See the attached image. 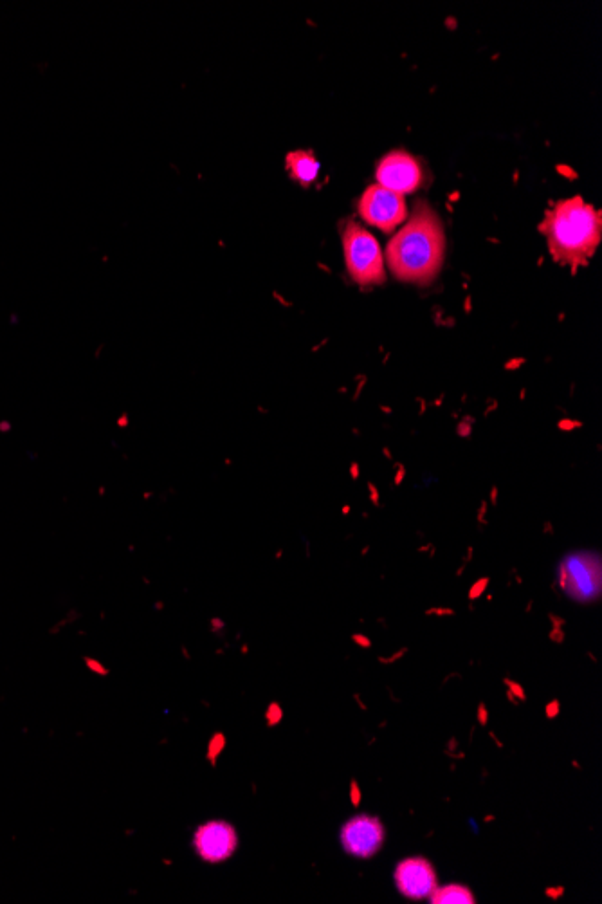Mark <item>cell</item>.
<instances>
[{
    "label": "cell",
    "instance_id": "obj_1",
    "mask_svg": "<svg viewBox=\"0 0 602 904\" xmlns=\"http://www.w3.org/2000/svg\"><path fill=\"white\" fill-rule=\"evenodd\" d=\"M446 257V233L437 212L424 201L415 203L410 221L386 248L393 277L410 284L435 280Z\"/></svg>",
    "mask_w": 602,
    "mask_h": 904
},
{
    "label": "cell",
    "instance_id": "obj_2",
    "mask_svg": "<svg viewBox=\"0 0 602 904\" xmlns=\"http://www.w3.org/2000/svg\"><path fill=\"white\" fill-rule=\"evenodd\" d=\"M539 230L547 237L552 257L563 266L577 268L592 259L601 242V212L574 197L547 212Z\"/></svg>",
    "mask_w": 602,
    "mask_h": 904
},
{
    "label": "cell",
    "instance_id": "obj_3",
    "mask_svg": "<svg viewBox=\"0 0 602 904\" xmlns=\"http://www.w3.org/2000/svg\"><path fill=\"white\" fill-rule=\"evenodd\" d=\"M341 239L350 278L359 286L383 284L386 280L383 253L374 235L348 219L341 226Z\"/></svg>",
    "mask_w": 602,
    "mask_h": 904
},
{
    "label": "cell",
    "instance_id": "obj_4",
    "mask_svg": "<svg viewBox=\"0 0 602 904\" xmlns=\"http://www.w3.org/2000/svg\"><path fill=\"white\" fill-rule=\"evenodd\" d=\"M386 841V827L379 816L356 814L343 823L339 832L341 849L356 859H372L381 852Z\"/></svg>",
    "mask_w": 602,
    "mask_h": 904
},
{
    "label": "cell",
    "instance_id": "obj_5",
    "mask_svg": "<svg viewBox=\"0 0 602 904\" xmlns=\"http://www.w3.org/2000/svg\"><path fill=\"white\" fill-rule=\"evenodd\" d=\"M559 585L572 600H595L601 594V562L590 554L568 556L559 569Z\"/></svg>",
    "mask_w": 602,
    "mask_h": 904
},
{
    "label": "cell",
    "instance_id": "obj_6",
    "mask_svg": "<svg viewBox=\"0 0 602 904\" xmlns=\"http://www.w3.org/2000/svg\"><path fill=\"white\" fill-rule=\"evenodd\" d=\"M359 215L363 221L375 228L390 233L395 230L408 215L404 197L386 190L383 186L374 185L366 190L359 201Z\"/></svg>",
    "mask_w": 602,
    "mask_h": 904
},
{
    "label": "cell",
    "instance_id": "obj_7",
    "mask_svg": "<svg viewBox=\"0 0 602 904\" xmlns=\"http://www.w3.org/2000/svg\"><path fill=\"white\" fill-rule=\"evenodd\" d=\"M195 854L211 865L224 863L238 849L237 829L228 821L211 820L202 823L192 838Z\"/></svg>",
    "mask_w": 602,
    "mask_h": 904
},
{
    "label": "cell",
    "instance_id": "obj_8",
    "mask_svg": "<svg viewBox=\"0 0 602 904\" xmlns=\"http://www.w3.org/2000/svg\"><path fill=\"white\" fill-rule=\"evenodd\" d=\"M393 883L404 899L424 901L438 886L437 870L428 858L411 856L397 863L393 870Z\"/></svg>",
    "mask_w": 602,
    "mask_h": 904
},
{
    "label": "cell",
    "instance_id": "obj_9",
    "mask_svg": "<svg viewBox=\"0 0 602 904\" xmlns=\"http://www.w3.org/2000/svg\"><path fill=\"white\" fill-rule=\"evenodd\" d=\"M375 176L379 186L399 195L411 194L424 185V172L419 161L402 150L384 156L379 161Z\"/></svg>",
    "mask_w": 602,
    "mask_h": 904
},
{
    "label": "cell",
    "instance_id": "obj_10",
    "mask_svg": "<svg viewBox=\"0 0 602 904\" xmlns=\"http://www.w3.org/2000/svg\"><path fill=\"white\" fill-rule=\"evenodd\" d=\"M287 168L291 170V176L300 181L301 185H311L318 177L320 163L311 152H292L287 156Z\"/></svg>",
    "mask_w": 602,
    "mask_h": 904
},
{
    "label": "cell",
    "instance_id": "obj_11",
    "mask_svg": "<svg viewBox=\"0 0 602 904\" xmlns=\"http://www.w3.org/2000/svg\"><path fill=\"white\" fill-rule=\"evenodd\" d=\"M429 903L431 904H476V895L467 885L460 883H449V885H438L433 894L429 895Z\"/></svg>",
    "mask_w": 602,
    "mask_h": 904
},
{
    "label": "cell",
    "instance_id": "obj_12",
    "mask_svg": "<svg viewBox=\"0 0 602 904\" xmlns=\"http://www.w3.org/2000/svg\"><path fill=\"white\" fill-rule=\"evenodd\" d=\"M224 748H226V738H224L222 733H217L215 737L211 738L210 748H208V758H210L213 766L217 764V757H219Z\"/></svg>",
    "mask_w": 602,
    "mask_h": 904
},
{
    "label": "cell",
    "instance_id": "obj_13",
    "mask_svg": "<svg viewBox=\"0 0 602 904\" xmlns=\"http://www.w3.org/2000/svg\"><path fill=\"white\" fill-rule=\"evenodd\" d=\"M348 796H350V803H352V807L359 809V807H361V803H363V789H361V785H359V782H357L356 778H352V780H350V789H348Z\"/></svg>",
    "mask_w": 602,
    "mask_h": 904
},
{
    "label": "cell",
    "instance_id": "obj_14",
    "mask_svg": "<svg viewBox=\"0 0 602 904\" xmlns=\"http://www.w3.org/2000/svg\"><path fill=\"white\" fill-rule=\"evenodd\" d=\"M503 684H505V688H507L509 692H512V695H514L521 704L527 702V692H525V688H523L520 683H516V681H512L509 677H505V679H503Z\"/></svg>",
    "mask_w": 602,
    "mask_h": 904
},
{
    "label": "cell",
    "instance_id": "obj_15",
    "mask_svg": "<svg viewBox=\"0 0 602 904\" xmlns=\"http://www.w3.org/2000/svg\"><path fill=\"white\" fill-rule=\"evenodd\" d=\"M265 719H267V724L273 728L276 724H280V720L283 719V711L280 708V704H276L273 702L269 708H267V713H265Z\"/></svg>",
    "mask_w": 602,
    "mask_h": 904
},
{
    "label": "cell",
    "instance_id": "obj_16",
    "mask_svg": "<svg viewBox=\"0 0 602 904\" xmlns=\"http://www.w3.org/2000/svg\"><path fill=\"white\" fill-rule=\"evenodd\" d=\"M489 719H491V713L487 710L485 702H480V704L476 706V722H478L482 728H487V726H489Z\"/></svg>",
    "mask_w": 602,
    "mask_h": 904
},
{
    "label": "cell",
    "instance_id": "obj_17",
    "mask_svg": "<svg viewBox=\"0 0 602 904\" xmlns=\"http://www.w3.org/2000/svg\"><path fill=\"white\" fill-rule=\"evenodd\" d=\"M543 894H545V897H548L550 901H559V899H561V897L566 894V888L565 886L561 885L548 886V888H545V892H543Z\"/></svg>",
    "mask_w": 602,
    "mask_h": 904
},
{
    "label": "cell",
    "instance_id": "obj_18",
    "mask_svg": "<svg viewBox=\"0 0 602 904\" xmlns=\"http://www.w3.org/2000/svg\"><path fill=\"white\" fill-rule=\"evenodd\" d=\"M559 713H561V702L557 701V699L548 702L547 706H545V717L548 720L557 719Z\"/></svg>",
    "mask_w": 602,
    "mask_h": 904
},
{
    "label": "cell",
    "instance_id": "obj_19",
    "mask_svg": "<svg viewBox=\"0 0 602 904\" xmlns=\"http://www.w3.org/2000/svg\"><path fill=\"white\" fill-rule=\"evenodd\" d=\"M487 585H489V580H487V578H484V580H480V582L475 583V585H473V589H471V592H469V598H471V600L480 598V596L484 594L485 589H487Z\"/></svg>",
    "mask_w": 602,
    "mask_h": 904
},
{
    "label": "cell",
    "instance_id": "obj_20",
    "mask_svg": "<svg viewBox=\"0 0 602 904\" xmlns=\"http://www.w3.org/2000/svg\"><path fill=\"white\" fill-rule=\"evenodd\" d=\"M406 654H408V648H402V650L395 652V654L390 655V657H379V663H381V665H393V663L401 661L402 657Z\"/></svg>",
    "mask_w": 602,
    "mask_h": 904
},
{
    "label": "cell",
    "instance_id": "obj_21",
    "mask_svg": "<svg viewBox=\"0 0 602 904\" xmlns=\"http://www.w3.org/2000/svg\"><path fill=\"white\" fill-rule=\"evenodd\" d=\"M457 748H458L457 737L449 738V740H447V744H446V751H444V753H446V757H449V758L453 757V753H455V751H457Z\"/></svg>",
    "mask_w": 602,
    "mask_h": 904
},
{
    "label": "cell",
    "instance_id": "obj_22",
    "mask_svg": "<svg viewBox=\"0 0 602 904\" xmlns=\"http://www.w3.org/2000/svg\"><path fill=\"white\" fill-rule=\"evenodd\" d=\"M352 639H354V643L361 646V648H370V646H372V641L366 636H354Z\"/></svg>",
    "mask_w": 602,
    "mask_h": 904
},
{
    "label": "cell",
    "instance_id": "obj_23",
    "mask_svg": "<svg viewBox=\"0 0 602 904\" xmlns=\"http://www.w3.org/2000/svg\"><path fill=\"white\" fill-rule=\"evenodd\" d=\"M550 639H554V643H563V641H565V632L556 628V630L550 634Z\"/></svg>",
    "mask_w": 602,
    "mask_h": 904
},
{
    "label": "cell",
    "instance_id": "obj_24",
    "mask_svg": "<svg viewBox=\"0 0 602 904\" xmlns=\"http://www.w3.org/2000/svg\"><path fill=\"white\" fill-rule=\"evenodd\" d=\"M429 616L431 614H435V616H453V610L451 609H431L428 610Z\"/></svg>",
    "mask_w": 602,
    "mask_h": 904
},
{
    "label": "cell",
    "instance_id": "obj_25",
    "mask_svg": "<svg viewBox=\"0 0 602 904\" xmlns=\"http://www.w3.org/2000/svg\"><path fill=\"white\" fill-rule=\"evenodd\" d=\"M489 738H491V740H493L494 746H496V748L505 749V744H503L502 740H500V737H498V735H496V733H494L493 729H491V731H489Z\"/></svg>",
    "mask_w": 602,
    "mask_h": 904
},
{
    "label": "cell",
    "instance_id": "obj_26",
    "mask_svg": "<svg viewBox=\"0 0 602 904\" xmlns=\"http://www.w3.org/2000/svg\"><path fill=\"white\" fill-rule=\"evenodd\" d=\"M354 701H356L357 706H359L361 710L365 711V713L366 711H368V706H366L365 702H363V699H361V695H359V693H354Z\"/></svg>",
    "mask_w": 602,
    "mask_h": 904
},
{
    "label": "cell",
    "instance_id": "obj_27",
    "mask_svg": "<svg viewBox=\"0 0 602 904\" xmlns=\"http://www.w3.org/2000/svg\"><path fill=\"white\" fill-rule=\"evenodd\" d=\"M505 697H507V701L511 702L512 706H516V708H518V706H520L521 702L518 701V699H516V697H514V695H512V692H509V690H507V692H505Z\"/></svg>",
    "mask_w": 602,
    "mask_h": 904
},
{
    "label": "cell",
    "instance_id": "obj_28",
    "mask_svg": "<svg viewBox=\"0 0 602 904\" xmlns=\"http://www.w3.org/2000/svg\"><path fill=\"white\" fill-rule=\"evenodd\" d=\"M386 690H388V693H390V695H392V701L395 702V704H401V701H399V697H395V693L392 692V688H386Z\"/></svg>",
    "mask_w": 602,
    "mask_h": 904
},
{
    "label": "cell",
    "instance_id": "obj_29",
    "mask_svg": "<svg viewBox=\"0 0 602 904\" xmlns=\"http://www.w3.org/2000/svg\"><path fill=\"white\" fill-rule=\"evenodd\" d=\"M484 821L485 823H493V821H496V816H494V814H487V816H485L484 818Z\"/></svg>",
    "mask_w": 602,
    "mask_h": 904
},
{
    "label": "cell",
    "instance_id": "obj_30",
    "mask_svg": "<svg viewBox=\"0 0 602 904\" xmlns=\"http://www.w3.org/2000/svg\"><path fill=\"white\" fill-rule=\"evenodd\" d=\"M572 767H574V769H577V771H583V766H581V764H579L577 760H572Z\"/></svg>",
    "mask_w": 602,
    "mask_h": 904
},
{
    "label": "cell",
    "instance_id": "obj_31",
    "mask_svg": "<svg viewBox=\"0 0 602 904\" xmlns=\"http://www.w3.org/2000/svg\"><path fill=\"white\" fill-rule=\"evenodd\" d=\"M386 724H388V720H383V722H381V724H379V728H381V729L386 728Z\"/></svg>",
    "mask_w": 602,
    "mask_h": 904
}]
</instances>
